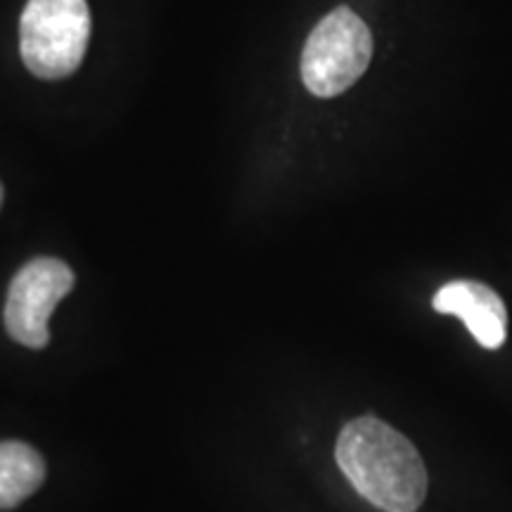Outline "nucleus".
<instances>
[{
    "label": "nucleus",
    "mask_w": 512,
    "mask_h": 512,
    "mask_svg": "<svg viewBox=\"0 0 512 512\" xmlns=\"http://www.w3.org/2000/svg\"><path fill=\"white\" fill-rule=\"evenodd\" d=\"M337 465L351 486L384 512H415L427 496V470L415 446L373 415L344 425Z\"/></svg>",
    "instance_id": "nucleus-1"
},
{
    "label": "nucleus",
    "mask_w": 512,
    "mask_h": 512,
    "mask_svg": "<svg viewBox=\"0 0 512 512\" xmlns=\"http://www.w3.org/2000/svg\"><path fill=\"white\" fill-rule=\"evenodd\" d=\"M91 38L86 0H29L19 19V50L38 79L57 81L81 67Z\"/></svg>",
    "instance_id": "nucleus-2"
},
{
    "label": "nucleus",
    "mask_w": 512,
    "mask_h": 512,
    "mask_svg": "<svg viewBox=\"0 0 512 512\" xmlns=\"http://www.w3.org/2000/svg\"><path fill=\"white\" fill-rule=\"evenodd\" d=\"M373 36L349 8L332 10L311 31L302 53V81L318 98H335L366 74Z\"/></svg>",
    "instance_id": "nucleus-3"
},
{
    "label": "nucleus",
    "mask_w": 512,
    "mask_h": 512,
    "mask_svg": "<svg viewBox=\"0 0 512 512\" xmlns=\"http://www.w3.org/2000/svg\"><path fill=\"white\" fill-rule=\"evenodd\" d=\"M74 287V273L64 261L41 256L19 268L12 278L5 302V330L15 342L29 349H43L50 342L48 320L62 297Z\"/></svg>",
    "instance_id": "nucleus-4"
},
{
    "label": "nucleus",
    "mask_w": 512,
    "mask_h": 512,
    "mask_svg": "<svg viewBox=\"0 0 512 512\" xmlns=\"http://www.w3.org/2000/svg\"><path fill=\"white\" fill-rule=\"evenodd\" d=\"M434 311L458 316L484 349L503 347L508 335V311L489 285L477 280H453L432 299Z\"/></svg>",
    "instance_id": "nucleus-5"
},
{
    "label": "nucleus",
    "mask_w": 512,
    "mask_h": 512,
    "mask_svg": "<svg viewBox=\"0 0 512 512\" xmlns=\"http://www.w3.org/2000/svg\"><path fill=\"white\" fill-rule=\"evenodd\" d=\"M46 479V463L29 444L3 441L0 444V510H12L36 494Z\"/></svg>",
    "instance_id": "nucleus-6"
},
{
    "label": "nucleus",
    "mask_w": 512,
    "mask_h": 512,
    "mask_svg": "<svg viewBox=\"0 0 512 512\" xmlns=\"http://www.w3.org/2000/svg\"><path fill=\"white\" fill-rule=\"evenodd\" d=\"M0 204H3V185H0Z\"/></svg>",
    "instance_id": "nucleus-7"
}]
</instances>
